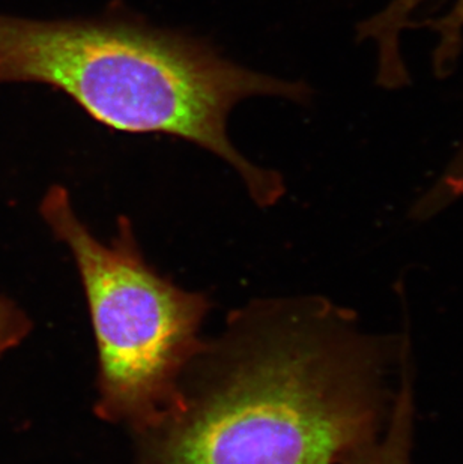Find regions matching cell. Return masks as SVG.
Returning <instances> with one entry per match:
<instances>
[{
  "mask_svg": "<svg viewBox=\"0 0 463 464\" xmlns=\"http://www.w3.org/2000/svg\"><path fill=\"white\" fill-rule=\"evenodd\" d=\"M389 363L325 299H259L203 340L175 411L136 434L139 463L341 464L387 425Z\"/></svg>",
  "mask_w": 463,
  "mask_h": 464,
  "instance_id": "cell-1",
  "label": "cell"
},
{
  "mask_svg": "<svg viewBox=\"0 0 463 464\" xmlns=\"http://www.w3.org/2000/svg\"><path fill=\"white\" fill-rule=\"evenodd\" d=\"M48 84L96 122L132 134H166L222 158L259 207L284 194L283 178L249 161L228 119L251 97L307 102L311 89L238 65L215 47L134 18L31 20L0 14V83Z\"/></svg>",
  "mask_w": 463,
  "mask_h": 464,
  "instance_id": "cell-2",
  "label": "cell"
},
{
  "mask_svg": "<svg viewBox=\"0 0 463 464\" xmlns=\"http://www.w3.org/2000/svg\"><path fill=\"white\" fill-rule=\"evenodd\" d=\"M40 212L74 258L88 301L98 351L96 415L136 434L153 429L178 406L210 301L144 260L127 217H119L116 237L104 244L61 185L48 189Z\"/></svg>",
  "mask_w": 463,
  "mask_h": 464,
  "instance_id": "cell-3",
  "label": "cell"
},
{
  "mask_svg": "<svg viewBox=\"0 0 463 464\" xmlns=\"http://www.w3.org/2000/svg\"><path fill=\"white\" fill-rule=\"evenodd\" d=\"M414 395L411 372L403 367L402 382L394 397L393 409L379 438L360 448L341 464H412Z\"/></svg>",
  "mask_w": 463,
  "mask_h": 464,
  "instance_id": "cell-4",
  "label": "cell"
},
{
  "mask_svg": "<svg viewBox=\"0 0 463 464\" xmlns=\"http://www.w3.org/2000/svg\"><path fill=\"white\" fill-rule=\"evenodd\" d=\"M460 198H463V141L437 182L424 194V202L430 209L442 210Z\"/></svg>",
  "mask_w": 463,
  "mask_h": 464,
  "instance_id": "cell-5",
  "label": "cell"
},
{
  "mask_svg": "<svg viewBox=\"0 0 463 464\" xmlns=\"http://www.w3.org/2000/svg\"><path fill=\"white\" fill-rule=\"evenodd\" d=\"M32 320L11 299L0 295V353L20 346L31 334Z\"/></svg>",
  "mask_w": 463,
  "mask_h": 464,
  "instance_id": "cell-6",
  "label": "cell"
},
{
  "mask_svg": "<svg viewBox=\"0 0 463 464\" xmlns=\"http://www.w3.org/2000/svg\"><path fill=\"white\" fill-rule=\"evenodd\" d=\"M411 83V80H409V82H408L407 84H405V86H408V84ZM405 86H400V88H384V89H391V91H396V89H402V88H405Z\"/></svg>",
  "mask_w": 463,
  "mask_h": 464,
  "instance_id": "cell-7",
  "label": "cell"
}]
</instances>
